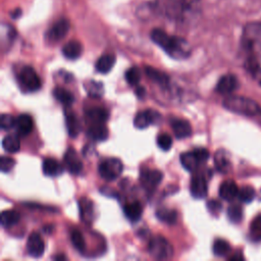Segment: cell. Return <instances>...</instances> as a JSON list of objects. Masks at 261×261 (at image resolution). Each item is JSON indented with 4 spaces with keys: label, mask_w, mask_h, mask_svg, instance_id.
<instances>
[{
    "label": "cell",
    "mask_w": 261,
    "mask_h": 261,
    "mask_svg": "<svg viewBox=\"0 0 261 261\" xmlns=\"http://www.w3.org/2000/svg\"><path fill=\"white\" fill-rule=\"evenodd\" d=\"M158 6L168 18L187 21L200 12L201 3L200 0H160Z\"/></svg>",
    "instance_id": "cell-1"
},
{
    "label": "cell",
    "mask_w": 261,
    "mask_h": 261,
    "mask_svg": "<svg viewBox=\"0 0 261 261\" xmlns=\"http://www.w3.org/2000/svg\"><path fill=\"white\" fill-rule=\"evenodd\" d=\"M151 39L173 58H184L190 54L189 43L185 39L169 36L161 29H154L151 32Z\"/></svg>",
    "instance_id": "cell-2"
},
{
    "label": "cell",
    "mask_w": 261,
    "mask_h": 261,
    "mask_svg": "<svg viewBox=\"0 0 261 261\" xmlns=\"http://www.w3.org/2000/svg\"><path fill=\"white\" fill-rule=\"evenodd\" d=\"M242 45L249 56L261 57V21H252L244 27Z\"/></svg>",
    "instance_id": "cell-3"
},
{
    "label": "cell",
    "mask_w": 261,
    "mask_h": 261,
    "mask_svg": "<svg viewBox=\"0 0 261 261\" xmlns=\"http://www.w3.org/2000/svg\"><path fill=\"white\" fill-rule=\"evenodd\" d=\"M223 107L246 116H255L261 111V107L256 101L243 96H228L223 100Z\"/></svg>",
    "instance_id": "cell-4"
},
{
    "label": "cell",
    "mask_w": 261,
    "mask_h": 261,
    "mask_svg": "<svg viewBox=\"0 0 261 261\" xmlns=\"http://www.w3.org/2000/svg\"><path fill=\"white\" fill-rule=\"evenodd\" d=\"M123 170V164L118 158L110 157L105 160H103L99 167L98 172L100 176L108 181L116 179Z\"/></svg>",
    "instance_id": "cell-5"
},
{
    "label": "cell",
    "mask_w": 261,
    "mask_h": 261,
    "mask_svg": "<svg viewBox=\"0 0 261 261\" xmlns=\"http://www.w3.org/2000/svg\"><path fill=\"white\" fill-rule=\"evenodd\" d=\"M150 255L156 259H167L173 254L171 244L163 237H154L150 240L148 245Z\"/></svg>",
    "instance_id": "cell-6"
},
{
    "label": "cell",
    "mask_w": 261,
    "mask_h": 261,
    "mask_svg": "<svg viewBox=\"0 0 261 261\" xmlns=\"http://www.w3.org/2000/svg\"><path fill=\"white\" fill-rule=\"evenodd\" d=\"M18 81L29 91H38L41 88V80L32 66H23L18 74Z\"/></svg>",
    "instance_id": "cell-7"
},
{
    "label": "cell",
    "mask_w": 261,
    "mask_h": 261,
    "mask_svg": "<svg viewBox=\"0 0 261 261\" xmlns=\"http://www.w3.org/2000/svg\"><path fill=\"white\" fill-rule=\"evenodd\" d=\"M161 115L158 111L153 109H146L137 113L134 119V125L137 128L143 129L149 126L150 124H156L160 121Z\"/></svg>",
    "instance_id": "cell-8"
},
{
    "label": "cell",
    "mask_w": 261,
    "mask_h": 261,
    "mask_svg": "<svg viewBox=\"0 0 261 261\" xmlns=\"http://www.w3.org/2000/svg\"><path fill=\"white\" fill-rule=\"evenodd\" d=\"M69 21L66 18H61L57 20L47 32V39L52 42H57L62 40L69 31Z\"/></svg>",
    "instance_id": "cell-9"
},
{
    "label": "cell",
    "mask_w": 261,
    "mask_h": 261,
    "mask_svg": "<svg viewBox=\"0 0 261 261\" xmlns=\"http://www.w3.org/2000/svg\"><path fill=\"white\" fill-rule=\"evenodd\" d=\"M45 251V243L38 232H32L27 242V252L34 258H40Z\"/></svg>",
    "instance_id": "cell-10"
},
{
    "label": "cell",
    "mask_w": 261,
    "mask_h": 261,
    "mask_svg": "<svg viewBox=\"0 0 261 261\" xmlns=\"http://www.w3.org/2000/svg\"><path fill=\"white\" fill-rule=\"evenodd\" d=\"M190 191L194 198L203 199L207 196L208 186L207 180L203 174H196L192 177L190 184Z\"/></svg>",
    "instance_id": "cell-11"
},
{
    "label": "cell",
    "mask_w": 261,
    "mask_h": 261,
    "mask_svg": "<svg viewBox=\"0 0 261 261\" xmlns=\"http://www.w3.org/2000/svg\"><path fill=\"white\" fill-rule=\"evenodd\" d=\"M63 160L67 170L71 174H79L83 170V163L79 157L76 151L72 148H68L63 156Z\"/></svg>",
    "instance_id": "cell-12"
},
{
    "label": "cell",
    "mask_w": 261,
    "mask_h": 261,
    "mask_svg": "<svg viewBox=\"0 0 261 261\" xmlns=\"http://www.w3.org/2000/svg\"><path fill=\"white\" fill-rule=\"evenodd\" d=\"M239 87V81L236 75L231 73H227L222 75L217 85H216V91L222 95H229L231 94L237 88Z\"/></svg>",
    "instance_id": "cell-13"
},
{
    "label": "cell",
    "mask_w": 261,
    "mask_h": 261,
    "mask_svg": "<svg viewBox=\"0 0 261 261\" xmlns=\"http://www.w3.org/2000/svg\"><path fill=\"white\" fill-rule=\"evenodd\" d=\"M162 177L163 174L156 169H146L141 172V181L146 189H154L157 187Z\"/></svg>",
    "instance_id": "cell-14"
},
{
    "label": "cell",
    "mask_w": 261,
    "mask_h": 261,
    "mask_svg": "<svg viewBox=\"0 0 261 261\" xmlns=\"http://www.w3.org/2000/svg\"><path fill=\"white\" fill-rule=\"evenodd\" d=\"M170 125L173 129L174 136L177 139H185L187 137H190L192 134V126L190 122L186 119L174 118L170 121Z\"/></svg>",
    "instance_id": "cell-15"
},
{
    "label": "cell",
    "mask_w": 261,
    "mask_h": 261,
    "mask_svg": "<svg viewBox=\"0 0 261 261\" xmlns=\"http://www.w3.org/2000/svg\"><path fill=\"white\" fill-rule=\"evenodd\" d=\"M34 127V121L29 114H19L15 119V128L20 137L28 136Z\"/></svg>",
    "instance_id": "cell-16"
},
{
    "label": "cell",
    "mask_w": 261,
    "mask_h": 261,
    "mask_svg": "<svg viewBox=\"0 0 261 261\" xmlns=\"http://www.w3.org/2000/svg\"><path fill=\"white\" fill-rule=\"evenodd\" d=\"M215 167L219 172L227 173L231 169V162L228 153L225 150H218L214 155Z\"/></svg>",
    "instance_id": "cell-17"
},
{
    "label": "cell",
    "mask_w": 261,
    "mask_h": 261,
    "mask_svg": "<svg viewBox=\"0 0 261 261\" xmlns=\"http://www.w3.org/2000/svg\"><path fill=\"white\" fill-rule=\"evenodd\" d=\"M239 187L233 180H225L219 187V196L225 201H232L238 197Z\"/></svg>",
    "instance_id": "cell-18"
},
{
    "label": "cell",
    "mask_w": 261,
    "mask_h": 261,
    "mask_svg": "<svg viewBox=\"0 0 261 261\" xmlns=\"http://www.w3.org/2000/svg\"><path fill=\"white\" fill-rule=\"evenodd\" d=\"M123 212L125 217L132 221V222H137L140 220L143 214V206L139 201H134L130 202L123 207Z\"/></svg>",
    "instance_id": "cell-19"
},
{
    "label": "cell",
    "mask_w": 261,
    "mask_h": 261,
    "mask_svg": "<svg viewBox=\"0 0 261 261\" xmlns=\"http://www.w3.org/2000/svg\"><path fill=\"white\" fill-rule=\"evenodd\" d=\"M42 169L47 176H57L63 172V166L54 158H46L43 160Z\"/></svg>",
    "instance_id": "cell-20"
},
{
    "label": "cell",
    "mask_w": 261,
    "mask_h": 261,
    "mask_svg": "<svg viewBox=\"0 0 261 261\" xmlns=\"http://www.w3.org/2000/svg\"><path fill=\"white\" fill-rule=\"evenodd\" d=\"M80 216L83 221L90 223L94 218V205L92 201L87 198H82L79 201Z\"/></svg>",
    "instance_id": "cell-21"
},
{
    "label": "cell",
    "mask_w": 261,
    "mask_h": 261,
    "mask_svg": "<svg viewBox=\"0 0 261 261\" xmlns=\"http://www.w3.org/2000/svg\"><path fill=\"white\" fill-rule=\"evenodd\" d=\"M144 70H145L146 75L150 80H152L154 83H157L163 87H166L169 84V76L166 73L162 72L161 70L154 68L152 66H149V65L145 66Z\"/></svg>",
    "instance_id": "cell-22"
},
{
    "label": "cell",
    "mask_w": 261,
    "mask_h": 261,
    "mask_svg": "<svg viewBox=\"0 0 261 261\" xmlns=\"http://www.w3.org/2000/svg\"><path fill=\"white\" fill-rule=\"evenodd\" d=\"M82 52H83L82 44L75 40L67 42L62 48V54L64 55V57H66L67 59H70V60L79 58L81 56Z\"/></svg>",
    "instance_id": "cell-23"
},
{
    "label": "cell",
    "mask_w": 261,
    "mask_h": 261,
    "mask_svg": "<svg viewBox=\"0 0 261 261\" xmlns=\"http://www.w3.org/2000/svg\"><path fill=\"white\" fill-rule=\"evenodd\" d=\"M115 60L116 58L114 54H111V53L103 54L102 56L99 57V59L96 62V69L101 73H107L112 69L115 63Z\"/></svg>",
    "instance_id": "cell-24"
},
{
    "label": "cell",
    "mask_w": 261,
    "mask_h": 261,
    "mask_svg": "<svg viewBox=\"0 0 261 261\" xmlns=\"http://www.w3.org/2000/svg\"><path fill=\"white\" fill-rule=\"evenodd\" d=\"M88 136L95 141H105L108 136V128L104 125V123H92V125L88 128Z\"/></svg>",
    "instance_id": "cell-25"
},
{
    "label": "cell",
    "mask_w": 261,
    "mask_h": 261,
    "mask_svg": "<svg viewBox=\"0 0 261 261\" xmlns=\"http://www.w3.org/2000/svg\"><path fill=\"white\" fill-rule=\"evenodd\" d=\"M19 219H20V214L13 209L3 210L0 215V222L3 227H11L17 224Z\"/></svg>",
    "instance_id": "cell-26"
},
{
    "label": "cell",
    "mask_w": 261,
    "mask_h": 261,
    "mask_svg": "<svg viewBox=\"0 0 261 261\" xmlns=\"http://www.w3.org/2000/svg\"><path fill=\"white\" fill-rule=\"evenodd\" d=\"M246 67L253 77L261 85V57L249 56L246 62Z\"/></svg>",
    "instance_id": "cell-27"
},
{
    "label": "cell",
    "mask_w": 261,
    "mask_h": 261,
    "mask_svg": "<svg viewBox=\"0 0 261 261\" xmlns=\"http://www.w3.org/2000/svg\"><path fill=\"white\" fill-rule=\"evenodd\" d=\"M87 117L93 123H104L108 119V112L106 109L101 107H94L86 112Z\"/></svg>",
    "instance_id": "cell-28"
},
{
    "label": "cell",
    "mask_w": 261,
    "mask_h": 261,
    "mask_svg": "<svg viewBox=\"0 0 261 261\" xmlns=\"http://www.w3.org/2000/svg\"><path fill=\"white\" fill-rule=\"evenodd\" d=\"M65 124H66V128H67V133L71 138H75L81 129H82V125L80 122V119L76 117L75 114L73 113H69L66 114L65 117Z\"/></svg>",
    "instance_id": "cell-29"
},
{
    "label": "cell",
    "mask_w": 261,
    "mask_h": 261,
    "mask_svg": "<svg viewBox=\"0 0 261 261\" xmlns=\"http://www.w3.org/2000/svg\"><path fill=\"white\" fill-rule=\"evenodd\" d=\"M180 163L182 165V167L188 170V171H194L197 169V167L199 166L200 162L199 160L196 158V156L194 155V153L192 151L190 152H184L180 155Z\"/></svg>",
    "instance_id": "cell-30"
},
{
    "label": "cell",
    "mask_w": 261,
    "mask_h": 261,
    "mask_svg": "<svg viewBox=\"0 0 261 261\" xmlns=\"http://www.w3.org/2000/svg\"><path fill=\"white\" fill-rule=\"evenodd\" d=\"M2 147L8 153H16L20 148L19 138L15 135L5 136L2 140Z\"/></svg>",
    "instance_id": "cell-31"
},
{
    "label": "cell",
    "mask_w": 261,
    "mask_h": 261,
    "mask_svg": "<svg viewBox=\"0 0 261 261\" xmlns=\"http://www.w3.org/2000/svg\"><path fill=\"white\" fill-rule=\"evenodd\" d=\"M53 96L63 105H70L74 101L73 95L68 90L61 87H57L53 90Z\"/></svg>",
    "instance_id": "cell-32"
},
{
    "label": "cell",
    "mask_w": 261,
    "mask_h": 261,
    "mask_svg": "<svg viewBox=\"0 0 261 261\" xmlns=\"http://www.w3.org/2000/svg\"><path fill=\"white\" fill-rule=\"evenodd\" d=\"M157 218L167 224H173L177 220V213L173 209L160 208L156 211Z\"/></svg>",
    "instance_id": "cell-33"
},
{
    "label": "cell",
    "mask_w": 261,
    "mask_h": 261,
    "mask_svg": "<svg viewBox=\"0 0 261 261\" xmlns=\"http://www.w3.org/2000/svg\"><path fill=\"white\" fill-rule=\"evenodd\" d=\"M85 87L88 95L91 97L99 98L104 94V86L100 82H96L92 80V81H89Z\"/></svg>",
    "instance_id": "cell-34"
},
{
    "label": "cell",
    "mask_w": 261,
    "mask_h": 261,
    "mask_svg": "<svg viewBox=\"0 0 261 261\" xmlns=\"http://www.w3.org/2000/svg\"><path fill=\"white\" fill-rule=\"evenodd\" d=\"M70 240H71L72 246L79 252H81V253L85 252V250H86V241H85V238H84L83 233L80 230L73 229L70 232Z\"/></svg>",
    "instance_id": "cell-35"
},
{
    "label": "cell",
    "mask_w": 261,
    "mask_h": 261,
    "mask_svg": "<svg viewBox=\"0 0 261 261\" xmlns=\"http://www.w3.org/2000/svg\"><path fill=\"white\" fill-rule=\"evenodd\" d=\"M230 252V246L228 242L223 239H217L213 243V253L216 256H225Z\"/></svg>",
    "instance_id": "cell-36"
},
{
    "label": "cell",
    "mask_w": 261,
    "mask_h": 261,
    "mask_svg": "<svg viewBox=\"0 0 261 261\" xmlns=\"http://www.w3.org/2000/svg\"><path fill=\"white\" fill-rule=\"evenodd\" d=\"M125 81L130 86H138L140 80H141V70L137 66L129 67L124 74Z\"/></svg>",
    "instance_id": "cell-37"
},
{
    "label": "cell",
    "mask_w": 261,
    "mask_h": 261,
    "mask_svg": "<svg viewBox=\"0 0 261 261\" xmlns=\"http://www.w3.org/2000/svg\"><path fill=\"white\" fill-rule=\"evenodd\" d=\"M238 198L243 203H249L255 198V191L252 187L245 186V187L239 189Z\"/></svg>",
    "instance_id": "cell-38"
},
{
    "label": "cell",
    "mask_w": 261,
    "mask_h": 261,
    "mask_svg": "<svg viewBox=\"0 0 261 261\" xmlns=\"http://www.w3.org/2000/svg\"><path fill=\"white\" fill-rule=\"evenodd\" d=\"M227 217L232 222H239L243 217V209L240 205H230L227 209Z\"/></svg>",
    "instance_id": "cell-39"
},
{
    "label": "cell",
    "mask_w": 261,
    "mask_h": 261,
    "mask_svg": "<svg viewBox=\"0 0 261 261\" xmlns=\"http://www.w3.org/2000/svg\"><path fill=\"white\" fill-rule=\"evenodd\" d=\"M157 145L158 147L163 150V151H167L171 148L172 146V139L171 137L166 134V133H162V134H159L157 136Z\"/></svg>",
    "instance_id": "cell-40"
},
{
    "label": "cell",
    "mask_w": 261,
    "mask_h": 261,
    "mask_svg": "<svg viewBox=\"0 0 261 261\" xmlns=\"http://www.w3.org/2000/svg\"><path fill=\"white\" fill-rule=\"evenodd\" d=\"M15 119L11 114L8 113H3L1 114L0 117V127L4 130L6 129H10L13 126H15Z\"/></svg>",
    "instance_id": "cell-41"
},
{
    "label": "cell",
    "mask_w": 261,
    "mask_h": 261,
    "mask_svg": "<svg viewBox=\"0 0 261 261\" xmlns=\"http://www.w3.org/2000/svg\"><path fill=\"white\" fill-rule=\"evenodd\" d=\"M251 236L256 239L261 241V214L258 215L251 223Z\"/></svg>",
    "instance_id": "cell-42"
},
{
    "label": "cell",
    "mask_w": 261,
    "mask_h": 261,
    "mask_svg": "<svg viewBox=\"0 0 261 261\" xmlns=\"http://www.w3.org/2000/svg\"><path fill=\"white\" fill-rule=\"evenodd\" d=\"M15 165V160L9 156H1L0 169L2 172H9Z\"/></svg>",
    "instance_id": "cell-43"
},
{
    "label": "cell",
    "mask_w": 261,
    "mask_h": 261,
    "mask_svg": "<svg viewBox=\"0 0 261 261\" xmlns=\"http://www.w3.org/2000/svg\"><path fill=\"white\" fill-rule=\"evenodd\" d=\"M192 152L194 153V155L196 156V158L199 160L200 163L205 162L209 158V155H210L209 151L206 148H202V147L195 148L192 150Z\"/></svg>",
    "instance_id": "cell-44"
},
{
    "label": "cell",
    "mask_w": 261,
    "mask_h": 261,
    "mask_svg": "<svg viewBox=\"0 0 261 261\" xmlns=\"http://www.w3.org/2000/svg\"><path fill=\"white\" fill-rule=\"evenodd\" d=\"M207 208L210 211V213L217 214V213H219L221 211L222 206H221L220 202H218L216 200H210V201L207 202Z\"/></svg>",
    "instance_id": "cell-45"
},
{
    "label": "cell",
    "mask_w": 261,
    "mask_h": 261,
    "mask_svg": "<svg viewBox=\"0 0 261 261\" xmlns=\"http://www.w3.org/2000/svg\"><path fill=\"white\" fill-rule=\"evenodd\" d=\"M136 95L139 97V98H143L145 95H146V90L143 86H138L136 88Z\"/></svg>",
    "instance_id": "cell-46"
},
{
    "label": "cell",
    "mask_w": 261,
    "mask_h": 261,
    "mask_svg": "<svg viewBox=\"0 0 261 261\" xmlns=\"http://www.w3.org/2000/svg\"><path fill=\"white\" fill-rule=\"evenodd\" d=\"M53 230H54V225H52V224H46L43 226V231L47 234L51 233Z\"/></svg>",
    "instance_id": "cell-47"
},
{
    "label": "cell",
    "mask_w": 261,
    "mask_h": 261,
    "mask_svg": "<svg viewBox=\"0 0 261 261\" xmlns=\"http://www.w3.org/2000/svg\"><path fill=\"white\" fill-rule=\"evenodd\" d=\"M53 260H56V261H64L67 259V257L64 255V254H58V255H55L52 257Z\"/></svg>",
    "instance_id": "cell-48"
},
{
    "label": "cell",
    "mask_w": 261,
    "mask_h": 261,
    "mask_svg": "<svg viewBox=\"0 0 261 261\" xmlns=\"http://www.w3.org/2000/svg\"><path fill=\"white\" fill-rule=\"evenodd\" d=\"M20 14H21V10L20 9H16L15 11H13V13H11V16L13 18H17Z\"/></svg>",
    "instance_id": "cell-49"
},
{
    "label": "cell",
    "mask_w": 261,
    "mask_h": 261,
    "mask_svg": "<svg viewBox=\"0 0 261 261\" xmlns=\"http://www.w3.org/2000/svg\"><path fill=\"white\" fill-rule=\"evenodd\" d=\"M236 259H243V257L240 255H233V256H230L229 257V260H236Z\"/></svg>",
    "instance_id": "cell-50"
}]
</instances>
